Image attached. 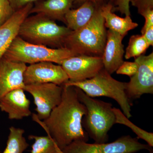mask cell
<instances>
[{
  "instance_id": "ba28073f",
  "label": "cell",
  "mask_w": 153,
  "mask_h": 153,
  "mask_svg": "<svg viewBox=\"0 0 153 153\" xmlns=\"http://www.w3.org/2000/svg\"><path fill=\"white\" fill-rule=\"evenodd\" d=\"M24 90L33 97L37 114L33 117L43 121L48 117L53 109L62 100L63 87L53 83L25 85Z\"/></svg>"
},
{
  "instance_id": "44dd1931",
  "label": "cell",
  "mask_w": 153,
  "mask_h": 153,
  "mask_svg": "<svg viewBox=\"0 0 153 153\" xmlns=\"http://www.w3.org/2000/svg\"><path fill=\"white\" fill-rule=\"evenodd\" d=\"M29 138L34 141L31 153H59L60 149L48 135L44 136L31 135Z\"/></svg>"
},
{
  "instance_id": "f1b7e54d",
  "label": "cell",
  "mask_w": 153,
  "mask_h": 153,
  "mask_svg": "<svg viewBox=\"0 0 153 153\" xmlns=\"http://www.w3.org/2000/svg\"><path fill=\"white\" fill-rule=\"evenodd\" d=\"M142 36L149 45L150 46L153 45V26L149 28Z\"/></svg>"
},
{
  "instance_id": "52a82bcc",
  "label": "cell",
  "mask_w": 153,
  "mask_h": 153,
  "mask_svg": "<svg viewBox=\"0 0 153 153\" xmlns=\"http://www.w3.org/2000/svg\"><path fill=\"white\" fill-rule=\"evenodd\" d=\"M148 144L141 143L137 138L123 136L112 142L88 143L82 141H75L60 150L62 153H135L146 150L153 153Z\"/></svg>"
},
{
  "instance_id": "d6a6232c",
  "label": "cell",
  "mask_w": 153,
  "mask_h": 153,
  "mask_svg": "<svg viewBox=\"0 0 153 153\" xmlns=\"http://www.w3.org/2000/svg\"><path fill=\"white\" fill-rule=\"evenodd\" d=\"M1 151H0V153H1Z\"/></svg>"
},
{
  "instance_id": "7402d4cb",
  "label": "cell",
  "mask_w": 153,
  "mask_h": 153,
  "mask_svg": "<svg viewBox=\"0 0 153 153\" xmlns=\"http://www.w3.org/2000/svg\"><path fill=\"white\" fill-rule=\"evenodd\" d=\"M150 46L142 35H133L130 37L126 49L125 57L129 59L144 55Z\"/></svg>"
},
{
  "instance_id": "ffe728a7",
  "label": "cell",
  "mask_w": 153,
  "mask_h": 153,
  "mask_svg": "<svg viewBox=\"0 0 153 153\" xmlns=\"http://www.w3.org/2000/svg\"><path fill=\"white\" fill-rule=\"evenodd\" d=\"M113 111L115 116L116 123L124 125L128 127L137 135L138 139H141L144 140L147 143V144L149 146L151 147H153V133L149 132L134 124L124 114L120 109L113 107Z\"/></svg>"
},
{
  "instance_id": "9a60e30c",
  "label": "cell",
  "mask_w": 153,
  "mask_h": 153,
  "mask_svg": "<svg viewBox=\"0 0 153 153\" xmlns=\"http://www.w3.org/2000/svg\"><path fill=\"white\" fill-rule=\"evenodd\" d=\"M33 7V3H31L15 11L8 21L0 26V60L19 36L21 25L30 14Z\"/></svg>"
},
{
  "instance_id": "9c48e42d",
  "label": "cell",
  "mask_w": 153,
  "mask_h": 153,
  "mask_svg": "<svg viewBox=\"0 0 153 153\" xmlns=\"http://www.w3.org/2000/svg\"><path fill=\"white\" fill-rule=\"evenodd\" d=\"M137 70L126 83V93L129 100L140 98L145 94H153V53L135 58Z\"/></svg>"
},
{
  "instance_id": "cb8c5ba5",
  "label": "cell",
  "mask_w": 153,
  "mask_h": 153,
  "mask_svg": "<svg viewBox=\"0 0 153 153\" xmlns=\"http://www.w3.org/2000/svg\"><path fill=\"white\" fill-rule=\"evenodd\" d=\"M138 65L136 62L123 61L116 72L117 74H124L131 77L136 73Z\"/></svg>"
},
{
  "instance_id": "4dcf8cb0",
  "label": "cell",
  "mask_w": 153,
  "mask_h": 153,
  "mask_svg": "<svg viewBox=\"0 0 153 153\" xmlns=\"http://www.w3.org/2000/svg\"><path fill=\"white\" fill-rule=\"evenodd\" d=\"M116 1V0H111V1Z\"/></svg>"
},
{
  "instance_id": "6da1fadb",
  "label": "cell",
  "mask_w": 153,
  "mask_h": 153,
  "mask_svg": "<svg viewBox=\"0 0 153 153\" xmlns=\"http://www.w3.org/2000/svg\"><path fill=\"white\" fill-rule=\"evenodd\" d=\"M62 100L48 118L39 120H33L45 130L61 150L75 141L87 142L89 139L82 125L86 108L78 98L76 88L63 85Z\"/></svg>"
},
{
  "instance_id": "d6986e66",
  "label": "cell",
  "mask_w": 153,
  "mask_h": 153,
  "mask_svg": "<svg viewBox=\"0 0 153 153\" xmlns=\"http://www.w3.org/2000/svg\"><path fill=\"white\" fill-rule=\"evenodd\" d=\"M4 150L1 153H23L29 146L23 129L11 126Z\"/></svg>"
},
{
  "instance_id": "484cf974",
  "label": "cell",
  "mask_w": 153,
  "mask_h": 153,
  "mask_svg": "<svg viewBox=\"0 0 153 153\" xmlns=\"http://www.w3.org/2000/svg\"><path fill=\"white\" fill-rule=\"evenodd\" d=\"M130 0H116L114 11H119L123 15L130 16L129 10Z\"/></svg>"
},
{
  "instance_id": "603a6c76",
  "label": "cell",
  "mask_w": 153,
  "mask_h": 153,
  "mask_svg": "<svg viewBox=\"0 0 153 153\" xmlns=\"http://www.w3.org/2000/svg\"><path fill=\"white\" fill-rule=\"evenodd\" d=\"M15 12L8 0H0V26L7 22Z\"/></svg>"
},
{
  "instance_id": "f546056e",
  "label": "cell",
  "mask_w": 153,
  "mask_h": 153,
  "mask_svg": "<svg viewBox=\"0 0 153 153\" xmlns=\"http://www.w3.org/2000/svg\"><path fill=\"white\" fill-rule=\"evenodd\" d=\"M76 1L77 3H80L81 4L86 1L92 2L97 6H100V4L102 2L103 0H76Z\"/></svg>"
},
{
  "instance_id": "4fadbf2b",
  "label": "cell",
  "mask_w": 153,
  "mask_h": 153,
  "mask_svg": "<svg viewBox=\"0 0 153 153\" xmlns=\"http://www.w3.org/2000/svg\"><path fill=\"white\" fill-rule=\"evenodd\" d=\"M124 36L108 30L102 58L103 68L111 74L117 70L123 62L125 52L122 41Z\"/></svg>"
},
{
  "instance_id": "1f68e13d",
  "label": "cell",
  "mask_w": 153,
  "mask_h": 153,
  "mask_svg": "<svg viewBox=\"0 0 153 153\" xmlns=\"http://www.w3.org/2000/svg\"><path fill=\"white\" fill-rule=\"evenodd\" d=\"M60 150L59 151V153H62L61 152H60Z\"/></svg>"
},
{
  "instance_id": "4316f807",
  "label": "cell",
  "mask_w": 153,
  "mask_h": 153,
  "mask_svg": "<svg viewBox=\"0 0 153 153\" xmlns=\"http://www.w3.org/2000/svg\"><path fill=\"white\" fill-rule=\"evenodd\" d=\"M141 15L145 19V25L141 31V35H143L149 28L153 26V10L145 11Z\"/></svg>"
},
{
  "instance_id": "3957f363",
  "label": "cell",
  "mask_w": 153,
  "mask_h": 153,
  "mask_svg": "<svg viewBox=\"0 0 153 153\" xmlns=\"http://www.w3.org/2000/svg\"><path fill=\"white\" fill-rule=\"evenodd\" d=\"M71 31L43 14H36L25 19L18 36L32 44L59 48L63 47L64 41Z\"/></svg>"
},
{
  "instance_id": "7c38bea8",
  "label": "cell",
  "mask_w": 153,
  "mask_h": 153,
  "mask_svg": "<svg viewBox=\"0 0 153 153\" xmlns=\"http://www.w3.org/2000/svg\"><path fill=\"white\" fill-rule=\"evenodd\" d=\"M26 63L7 59L0 60V100L7 94L17 89L24 90Z\"/></svg>"
},
{
  "instance_id": "277c9868",
  "label": "cell",
  "mask_w": 153,
  "mask_h": 153,
  "mask_svg": "<svg viewBox=\"0 0 153 153\" xmlns=\"http://www.w3.org/2000/svg\"><path fill=\"white\" fill-rule=\"evenodd\" d=\"M76 88L78 98L86 108L82 126L95 143L107 142L108 131L116 124L112 104L90 97Z\"/></svg>"
},
{
  "instance_id": "7a4b0ae2",
  "label": "cell",
  "mask_w": 153,
  "mask_h": 153,
  "mask_svg": "<svg viewBox=\"0 0 153 153\" xmlns=\"http://www.w3.org/2000/svg\"><path fill=\"white\" fill-rule=\"evenodd\" d=\"M100 7H97L87 25L71 31L64 41L63 47L77 55L102 57L106 43L107 31Z\"/></svg>"
},
{
  "instance_id": "5b68a950",
  "label": "cell",
  "mask_w": 153,
  "mask_h": 153,
  "mask_svg": "<svg viewBox=\"0 0 153 153\" xmlns=\"http://www.w3.org/2000/svg\"><path fill=\"white\" fill-rule=\"evenodd\" d=\"M126 83L114 79L103 68L91 79L79 82L68 81L63 85L78 88L90 97L103 96L113 99L129 119L132 117L131 104L126 93Z\"/></svg>"
},
{
  "instance_id": "ac0fdd59",
  "label": "cell",
  "mask_w": 153,
  "mask_h": 153,
  "mask_svg": "<svg viewBox=\"0 0 153 153\" xmlns=\"http://www.w3.org/2000/svg\"><path fill=\"white\" fill-rule=\"evenodd\" d=\"M94 3L86 1L76 9H70L65 15V23L71 31L79 30L92 19L97 7Z\"/></svg>"
},
{
  "instance_id": "30bf717a",
  "label": "cell",
  "mask_w": 153,
  "mask_h": 153,
  "mask_svg": "<svg viewBox=\"0 0 153 153\" xmlns=\"http://www.w3.org/2000/svg\"><path fill=\"white\" fill-rule=\"evenodd\" d=\"M71 82L91 79L103 68L101 57L77 55L67 58L61 65Z\"/></svg>"
},
{
  "instance_id": "2e32d148",
  "label": "cell",
  "mask_w": 153,
  "mask_h": 153,
  "mask_svg": "<svg viewBox=\"0 0 153 153\" xmlns=\"http://www.w3.org/2000/svg\"><path fill=\"white\" fill-rule=\"evenodd\" d=\"M74 0H45L37 3L30 14H42L52 20L65 23V15L71 9Z\"/></svg>"
},
{
  "instance_id": "d4e9b609",
  "label": "cell",
  "mask_w": 153,
  "mask_h": 153,
  "mask_svg": "<svg viewBox=\"0 0 153 153\" xmlns=\"http://www.w3.org/2000/svg\"><path fill=\"white\" fill-rule=\"evenodd\" d=\"M130 2L137 9L140 15L145 11L153 10V0H130Z\"/></svg>"
},
{
  "instance_id": "83f0119b",
  "label": "cell",
  "mask_w": 153,
  "mask_h": 153,
  "mask_svg": "<svg viewBox=\"0 0 153 153\" xmlns=\"http://www.w3.org/2000/svg\"><path fill=\"white\" fill-rule=\"evenodd\" d=\"M38 0H8L11 7L15 11L22 9L28 4L33 3Z\"/></svg>"
},
{
  "instance_id": "8fae6325",
  "label": "cell",
  "mask_w": 153,
  "mask_h": 153,
  "mask_svg": "<svg viewBox=\"0 0 153 153\" xmlns=\"http://www.w3.org/2000/svg\"><path fill=\"white\" fill-rule=\"evenodd\" d=\"M68 80L62 66L50 62L30 64L24 74L25 85L51 83L61 86Z\"/></svg>"
},
{
  "instance_id": "8992f818",
  "label": "cell",
  "mask_w": 153,
  "mask_h": 153,
  "mask_svg": "<svg viewBox=\"0 0 153 153\" xmlns=\"http://www.w3.org/2000/svg\"><path fill=\"white\" fill-rule=\"evenodd\" d=\"M75 55H77L66 47L49 48L29 43L18 36L3 57L26 64L50 62L61 65L64 60Z\"/></svg>"
},
{
  "instance_id": "e0dca14e",
  "label": "cell",
  "mask_w": 153,
  "mask_h": 153,
  "mask_svg": "<svg viewBox=\"0 0 153 153\" xmlns=\"http://www.w3.org/2000/svg\"><path fill=\"white\" fill-rule=\"evenodd\" d=\"M110 3L100 7L101 14L104 19L105 26L108 30L125 36L129 31L137 28L138 25L133 22L130 16L122 18L117 16L112 11Z\"/></svg>"
},
{
  "instance_id": "5bb4252c",
  "label": "cell",
  "mask_w": 153,
  "mask_h": 153,
  "mask_svg": "<svg viewBox=\"0 0 153 153\" xmlns=\"http://www.w3.org/2000/svg\"><path fill=\"white\" fill-rule=\"evenodd\" d=\"M23 89L12 91L4 96L0 100V109L7 114L10 120H20L32 114L30 101Z\"/></svg>"
}]
</instances>
